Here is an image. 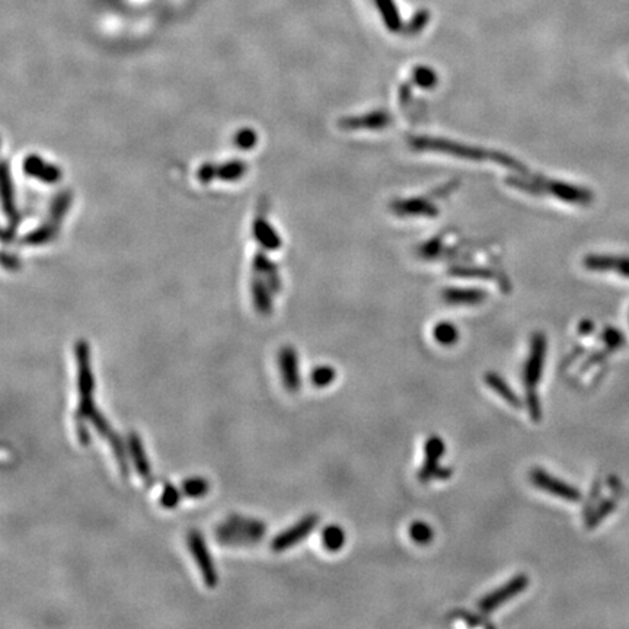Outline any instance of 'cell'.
Here are the masks:
<instances>
[{
	"label": "cell",
	"instance_id": "cell-10",
	"mask_svg": "<svg viewBox=\"0 0 629 629\" xmlns=\"http://www.w3.org/2000/svg\"><path fill=\"white\" fill-rule=\"evenodd\" d=\"M279 366L281 372V379L284 388L294 393L301 389V375H299V358L293 347L286 345L279 353Z\"/></svg>",
	"mask_w": 629,
	"mask_h": 629
},
{
	"label": "cell",
	"instance_id": "cell-17",
	"mask_svg": "<svg viewBox=\"0 0 629 629\" xmlns=\"http://www.w3.org/2000/svg\"><path fill=\"white\" fill-rule=\"evenodd\" d=\"M104 439H107L110 443V447L113 450V454L117 462V467H118L121 477L128 478L130 477V465H128V454H127L128 453L127 443L123 442L120 435H117L113 428L110 430Z\"/></svg>",
	"mask_w": 629,
	"mask_h": 629
},
{
	"label": "cell",
	"instance_id": "cell-29",
	"mask_svg": "<svg viewBox=\"0 0 629 629\" xmlns=\"http://www.w3.org/2000/svg\"><path fill=\"white\" fill-rule=\"evenodd\" d=\"M75 424H76V435H78L79 443H80L82 446H89V443H90V435H89V432H88L86 421H85V420H75Z\"/></svg>",
	"mask_w": 629,
	"mask_h": 629
},
{
	"label": "cell",
	"instance_id": "cell-8",
	"mask_svg": "<svg viewBox=\"0 0 629 629\" xmlns=\"http://www.w3.org/2000/svg\"><path fill=\"white\" fill-rule=\"evenodd\" d=\"M446 445L445 440L439 436L428 437L424 446L425 459L422 463V468L418 472V479L422 484H427L437 477V472L440 471V460L445 456Z\"/></svg>",
	"mask_w": 629,
	"mask_h": 629
},
{
	"label": "cell",
	"instance_id": "cell-9",
	"mask_svg": "<svg viewBox=\"0 0 629 629\" xmlns=\"http://www.w3.org/2000/svg\"><path fill=\"white\" fill-rule=\"evenodd\" d=\"M127 447H128L130 457H131V460H133V465L136 468L137 475L143 481L145 487L152 488L156 484V479L152 472L149 459L146 456V450H145L142 437L136 432H130L127 435Z\"/></svg>",
	"mask_w": 629,
	"mask_h": 629
},
{
	"label": "cell",
	"instance_id": "cell-20",
	"mask_svg": "<svg viewBox=\"0 0 629 629\" xmlns=\"http://www.w3.org/2000/svg\"><path fill=\"white\" fill-rule=\"evenodd\" d=\"M321 541L323 548L328 552H338L343 549L344 544H345V532L341 526L337 524H329L326 526L322 535H321Z\"/></svg>",
	"mask_w": 629,
	"mask_h": 629
},
{
	"label": "cell",
	"instance_id": "cell-2",
	"mask_svg": "<svg viewBox=\"0 0 629 629\" xmlns=\"http://www.w3.org/2000/svg\"><path fill=\"white\" fill-rule=\"evenodd\" d=\"M411 146L414 149L421 150H436L447 155H453L456 157H463L469 160H484V159H492L499 165H504L507 168H511L517 172H524L526 168H523L519 162H516L513 157L503 155V153H489L482 149L469 147L465 145H457L446 140H437V139H427V137H415L411 139Z\"/></svg>",
	"mask_w": 629,
	"mask_h": 629
},
{
	"label": "cell",
	"instance_id": "cell-21",
	"mask_svg": "<svg viewBox=\"0 0 629 629\" xmlns=\"http://www.w3.org/2000/svg\"><path fill=\"white\" fill-rule=\"evenodd\" d=\"M210 491V484L207 479L202 477H192L187 478L181 484V492L189 499H202Z\"/></svg>",
	"mask_w": 629,
	"mask_h": 629
},
{
	"label": "cell",
	"instance_id": "cell-13",
	"mask_svg": "<svg viewBox=\"0 0 629 629\" xmlns=\"http://www.w3.org/2000/svg\"><path fill=\"white\" fill-rule=\"evenodd\" d=\"M216 539L219 544L226 546H248L261 542L262 536L238 531V529L229 526L227 523H223L216 529Z\"/></svg>",
	"mask_w": 629,
	"mask_h": 629
},
{
	"label": "cell",
	"instance_id": "cell-27",
	"mask_svg": "<svg viewBox=\"0 0 629 629\" xmlns=\"http://www.w3.org/2000/svg\"><path fill=\"white\" fill-rule=\"evenodd\" d=\"M414 80H415V83H417L418 86L425 88V89L435 88V86L437 85V76H436V73H435L432 69H427V68H418V69H415V72H414Z\"/></svg>",
	"mask_w": 629,
	"mask_h": 629
},
{
	"label": "cell",
	"instance_id": "cell-3",
	"mask_svg": "<svg viewBox=\"0 0 629 629\" xmlns=\"http://www.w3.org/2000/svg\"><path fill=\"white\" fill-rule=\"evenodd\" d=\"M75 357H76V369H78L76 380H78V393H79V404L75 412V420L88 421L89 417L96 410V407L93 401L95 379L90 369L89 344L86 341L79 340L75 344Z\"/></svg>",
	"mask_w": 629,
	"mask_h": 629
},
{
	"label": "cell",
	"instance_id": "cell-1",
	"mask_svg": "<svg viewBox=\"0 0 629 629\" xmlns=\"http://www.w3.org/2000/svg\"><path fill=\"white\" fill-rule=\"evenodd\" d=\"M546 357V337L542 333H536L532 337L531 353L523 369V383L526 388V405L535 422L542 418V407L538 395V386L542 379L544 366Z\"/></svg>",
	"mask_w": 629,
	"mask_h": 629
},
{
	"label": "cell",
	"instance_id": "cell-11",
	"mask_svg": "<svg viewBox=\"0 0 629 629\" xmlns=\"http://www.w3.org/2000/svg\"><path fill=\"white\" fill-rule=\"evenodd\" d=\"M544 187H545L546 192L553 194L555 197L559 198V200H564L567 203L586 206L593 202L591 191H588L586 188H578L576 185H570L566 182H558V181H545Z\"/></svg>",
	"mask_w": 629,
	"mask_h": 629
},
{
	"label": "cell",
	"instance_id": "cell-26",
	"mask_svg": "<svg viewBox=\"0 0 629 629\" xmlns=\"http://www.w3.org/2000/svg\"><path fill=\"white\" fill-rule=\"evenodd\" d=\"M616 507V503L612 499H608L606 501H603L598 509L593 511V514L590 516V519L587 520V524L590 529L598 526L605 517H608Z\"/></svg>",
	"mask_w": 629,
	"mask_h": 629
},
{
	"label": "cell",
	"instance_id": "cell-23",
	"mask_svg": "<svg viewBox=\"0 0 629 629\" xmlns=\"http://www.w3.org/2000/svg\"><path fill=\"white\" fill-rule=\"evenodd\" d=\"M410 538L418 545H428L435 539V531L428 523L415 520L410 526Z\"/></svg>",
	"mask_w": 629,
	"mask_h": 629
},
{
	"label": "cell",
	"instance_id": "cell-16",
	"mask_svg": "<svg viewBox=\"0 0 629 629\" xmlns=\"http://www.w3.org/2000/svg\"><path fill=\"white\" fill-rule=\"evenodd\" d=\"M393 213L400 216H436L437 209L425 200H404L395 202L392 206Z\"/></svg>",
	"mask_w": 629,
	"mask_h": 629
},
{
	"label": "cell",
	"instance_id": "cell-14",
	"mask_svg": "<svg viewBox=\"0 0 629 629\" xmlns=\"http://www.w3.org/2000/svg\"><path fill=\"white\" fill-rule=\"evenodd\" d=\"M443 299L449 305H478L487 299V293L477 288H447L443 293Z\"/></svg>",
	"mask_w": 629,
	"mask_h": 629
},
{
	"label": "cell",
	"instance_id": "cell-19",
	"mask_svg": "<svg viewBox=\"0 0 629 629\" xmlns=\"http://www.w3.org/2000/svg\"><path fill=\"white\" fill-rule=\"evenodd\" d=\"M389 123H390V115L388 113L379 111V113H372L369 115H364L361 118H351V120L343 121L341 124L344 127H350L351 130H358V128L376 130V128L386 127Z\"/></svg>",
	"mask_w": 629,
	"mask_h": 629
},
{
	"label": "cell",
	"instance_id": "cell-30",
	"mask_svg": "<svg viewBox=\"0 0 629 629\" xmlns=\"http://www.w3.org/2000/svg\"><path fill=\"white\" fill-rule=\"evenodd\" d=\"M593 329H594V326L590 321H583L578 326V333L583 336H588L590 333H593Z\"/></svg>",
	"mask_w": 629,
	"mask_h": 629
},
{
	"label": "cell",
	"instance_id": "cell-4",
	"mask_svg": "<svg viewBox=\"0 0 629 629\" xmlns=\"http://www.w3.org/2000/svg\"><path fill=\"white\" fill-rule=\"evenodd\" d=\"M187 544L198 570L202 573L204 584L209 588H214L219 583V576L203 535L198 531H189L187 535Z\"/></svg>",
	"mask_w": 629,
	"mask_h": 629
},
{
	"label": "cell",
	"instance_id": "cell-6",
	"mask_svg": "<svg viewBox=\"0 0 629 629\" xmlns=\"http://www.w3.org/2000/svg\"><path fill=\"white\" fill-rule=\"evenodd\" d=\"M319 524V516L318 514H308L303 519H301L294 526L286 529L284 532L279 534L271 541V549L274 552H284L290 549L291 546L297 545L306 539Z\"/></svg>",
	"mask_w": 629,
	"mask_h": 629
},
{
	"label": "cell",
	"instance_id": "cell-15",
	"mask_svg": "<svg viewBox=\"0 0 629 629\" xmlns=\"http://www.w3.org/2000/svg\"><path fill=\"white\" fill-rule=\"evenodd\" d=\"M484 379H485V383L488 385V388H491L509 405H511L513 408L521 407L520 396L510 388V385L500 375H497L495 372H488Z\"/></svg>",
	"mask_w": 629,
	"mask_h": 629
},
{
	"label": "cell",
	"instance_id": "cell-28",
	"mask_svg": "<svg viewBox=\"0 0 629 629\" xmlns=\"http://www.w3.org/2000/svg\"><path fill=\"white\" fill-rule=\"evenodd\" d=\"M602 340L605 341L606 348H609V350L619 348L623 344V336L619 333V331H616L613 328H608L605 331L603 336H602Z\"/></svg>",
	"mask_w": 629,
	"mask_h": 629
},
{
	"label": "cell",
	"instance_id": "cell-5",
	"mask_svg": "<svg viewBox=\"0 0 629 629\" xmlns=\"http://www.w3.org/2000/svg\"><path fill=\"white\" fill-rule=\"evenodd\" d=\"M529 586V578L524 574H519L516 577H513L511 580H509L504 586L499 587L497 590L488 593L485 598H482L478 603V609L485 613L489 615L494 610L499 609L500 606H503L504 603H507L509 601L514 599L516 596H519L521 591H524Z\"/></svg>",
	"mask_w": 629,
	"mask_h": 629
},
{
	"label": "cell",
	"instance_id": "cell-25",
	"mask_svg": "<svg viewBox=\"0 0 629 629\" xmlns=\"http://www.w3.org/2000/svg\"><path fill=\"white\" fill-rule=\"evenodd\" d=\"M180 500H181V492H180V489L175 488V485H172V484L168 482V481L165 482V484H163V488H162L160 499H159L160 506H162L163 509L171 510V509H175V507L180 504Z\"/></svg>",
	"mask_w": 629,
	"mask_h": 629
},
{
	"label": "cell",
	"instance_id": "cell-24",
	"mask_svg": "<svg viewBox=\"0 0 629 629\" xmlns=\"http://www.w3.org/2000/svg\"><path fill=\"white\" fill-rule=\"evenodd\" d=\"M337 378V372L331 366H318L311 372V383L316 388H326Z\"/></svg>",
	"mask_w": 629,
	"mask_h": 629
},
{
	"label": "cell",
	"instance_id": "cell-7",
	"mask_svg": "<svg viewBox=\"0 0 629 629\" xmlns=\"http://www.w3.org/2000/svg\"><path fill=\"white\" fill-rule=\"evenodd\" d=\"M531 481L539 489H542L553 497H558V499H562V500L570 501V503H578L581 500V492L576 487L570 485L566 481L552 477L551 474H548L544 469H539V468L534 469L531 472Z\"/></svg>",
	"mask_w": 629,
	"mask_h": 629
},
{
	"label": "cell",
	"instance_id": "cell-22",
	"mask_svg": "<svg viewBox=\"0 0 629 629\" xmlns=\"http://www.w3.org/2000/svg\"><path fill=\"white\" fill-rule=\"evenodd\" d=\"M433 336L435 340L440 344V345H453L457 343L459 340V331L457 328L450 323V322H439L435 329H433Z\"/></svg>",
	"mask_w": 629,
	"mask_h": 629
},
{
	"label": "cell",
	"instance_id": "cell-18",
	"mask_svg": "<svg viewBox=\"0 0 629 629\" xmlns=\"http://www.w3.org/2000/svg\"><path fill=\"white\" fill-rule=\"evenodd\" d=\"M224 523L238 529V531H242V532H246L251 535H256V536L264 538V535L267 534V524L261 520L252 519V517H242L238 514H230Z\"/></svg>",
	"mask_w": 629,
	"mask_h": 629
},
{
	"label": "cell",
	"instance_id": "cell-12",
	"mask_svg": "<svg viewBox=\"0 0 629 629\" xmlns=\"http://www.w3.org/2000/svg\"><path fill=\"white\" fill-rule=\"evenodd\" d=\"M584 266L591 271H613L623 277H629V258L588 255L584 259Z\"/></svg>",
	"mask_w": 629,
	"mask_h": 629
}]
</instances>
